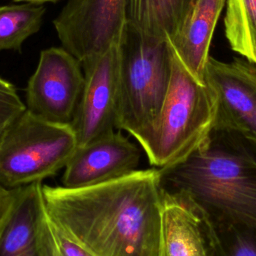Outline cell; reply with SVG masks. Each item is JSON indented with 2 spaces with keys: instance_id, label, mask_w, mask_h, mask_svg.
<instances>
[{
  "instance_id": "obj_1",
  "label": "cell",
  "mask_w": 256,
  "mask_h": 256,
  "mask_svg": "<svg viewBox=\"0 0 256 256\" xmlns=\"http://www.w3.org/2000/svg\"><path fill=\"white\" fill-rule=\"evenodd\" d=\"M49 217L94 256H159L163 192L158 168L97 185L43 184Z\"/></svg>"
},
{
  "instance_id": "obj_2",
  "label": "cell",
  "mask_w": 256,
  "mask_h": 256,
  "mask_svg": "<svg viewBox=\"0 0 256 256\" xmlns=\"http://www.w3.org/2000/svg\"><path fill=\"white\" fill-rule=\"evenodd\" d=\"M166 194L193 205L208 221L256 228V142L214 127L184 160L159 169Z\"/></svg>"
},
{
  "instance_id": "obj_3",
  "label": "cell",
  "mask_w": 256,
  "mask_h": 256,
  "mask_svg": "<svg viewBox=\"0 0 256 256\" xmlns=\"http://www.w3.org/2000/svg\"><path fill=\"white\" fill-rule=\"evenodd\" d=\"M170 49L171 75L160 113L153 125L135 138L150 164L158 169L188 157L207 138L216 121L212 91Z\"/></svg>"
},
{
  "instance_id": "obj_4",
  "label": "cell",
  "mask_w": 256,
  "mask_h": 256,
  "mask_svg": "<svg viewBox=\"0 0 256 256\" xmlns=\"http://www.w3.org/2000/svg\"><path fill=\"white\" fill-rule=\"evenodd\" d=\"M171 75L167 38L143 34L128 22L119 42L115 128L137 138L156 121Z\"/></svg>"
},
{
  "instance_id": "obj_5",
  "label": "cell",
  "mask_w": 256,
  "mask_h": 256,
  "mask_svg": "<svg viewBox=\"0 0 256 256\" xmlns=\"http://www.w3.org/2000/svg\"><path fill=\"white\" fill-rule=\"evenodd\" d=\"M78 147L70 124L42 119L27 109L0 137V186L13 190L64 169Z\"/></svg>"
},
{
  "instance_id": "obj_6",
  "label": "cell",
  "mask_w": 256,
  "mask_h": 256,
  "mask_svg": "<svg viewBox=\"0 0 256 256\" xmlns=\"http://www.w3.org/2000/svg\"><path fill=\"white\" fill-rule=\"evenodd\" d=\"M128 0H68L53 20L62 46L81 64L120 42Z\"/></svg>"
},
{
  "instance_id": "obj_7",
  "label": "cell",
  "mask_w": 256,
  "mask_h": 256,
  "mask_svg": "<svg viewBox=\"0 0 256 256\" xmlns=\"http://www.w3.org/2000/svg\"><path fill=\"white\" fill-rule=\"evenodd\" d=\"M81 62L63 46L40 52L26 87V109L50 122L73 121L84 87Z\"/></svg>"
},
{
  "instance_id": "obj_8",
  "label": "cell",
  "mask_w": 256,
  "mask_h": 256,
  "mask_svg": "<svg viewBox=\"0 0 256 256\" xmlns=\"http://www.w3.org/2000/svg\"><path fill=\"white\" fill-rule=\"evenodd\" d=\"M82 67L84 87L71 123L78 147L116 130L119 43Z\"/></svg>"
},
{
  "instance_id": "obj_9",
  "label": "cell",
  "mask_w": 256,
  "mask_h": 256,
  "mask_svg": "<svg viewBox=\"0 0 256 256\" xmlns=\"http://www.w3.org/2000/svg\"><path fill=\"white\" fill-rule=\"evenodd\" d=\"M205 83L216 102L214 127L233 130L256 142V64L243 58L209 57Z\"/></svg>"
},
{
  "instance_id": "obj_10",
  "label": "cell",
  "mask_w": 256,
  "mask_h": 256,
  "mask_svg": "<svg viewBox=\"0 0 256 256\" xmlns=\"http://www.w3.org/2000/svg\"><path fill=\"white\" fill-rule=\"evenodd\" d=\"M140 149L120 130L77 147L64 168L62 186L79 188L97 185L137 169Z\"/></svg>"
},
{
  "instance_id": "obj_11",
  "label": "cell",
  "mask_w": 256,
  "mask_h": 256,
  "mask_svg": "<svg viewBox=\"0 0 256 256\" xmlns=\"http://www.w3.org/2000/svg\"><path fill=\"white\" fill-rule=\"evenodd\" d=\"M47 217L42 182L15 189L14 201L0 234V256H46Z\"/></svg>"
},
{
  "instance_id": "obj_12",
  "label": "cell",
  "mask_w": 256,
  "mask_h": 256,
  "mask_svg": "<svg viewBox=\"0 0 256 256\" xmlns=\"http://www.w3.org/2000/svg\"><path fill=\"white\" fill-rule=\"evenodd\" d=\"M159 256H211L206 218L186 200L164 192Z\"/></svg>"
},
{
  "instance_id": "obj_13",
  "label": "cell",
  "mask_w": 256,
  "mask_h": 256,
  "mask_svg": "<svg viewBox=\"0 0 256 256\" xmlns=\"http://www.w3.org/2000/svg\"><path fill=\"white\" fill-rule=\"evenodd\" d=\"M226 0H194L176 33L168 42L186 69L205 83L209 47Z\"/></svg>"
},
{
  "instance_id": "obj_14",
  "label": "cell",
  "mask_w": 256,
  "mask_h": 256,
  "mask_svg": "<svg viewBox=\"0 0 256 256\" xmlns=\"http://www.w3.org/2000/svg\"><path fill=\"white\" fill-rule=\"evenodd\" d=\"M194 0H128L127 22L143 34L171 38Z\"/></svg>"
},
{
  "instance_id": "obj_15",
  "label": "cell",
  "mask_w": 256,
  "mask_h": 256,
  "mask_svg": "<svg viewBox=\"0 0 256 256\" xmlns=\"http://www.w3.org/2000/svg\"><path fill=\"white\" fill-rule=\"evenodd\" d=\"M45 12L43 5H0V51H21L25 40L39 31Z\"/></svg>"
},
{
  "instance_id": "obj_16",
  "label": "cell",
  "mask_w": 256,
  "mask_h": 256,
  "mask_svg": "<svg viewBox=\"0 0 256 256\" xmlns=\"http://www.w3.org/2000/svg\"><path fill=\"white\" fill-rule=\"evenodd\" d=\"M224 25L231 49L256 64V0H226Z\"/></svg>"
},
{
  "instance_id": "obj_17",
  "label": "cell",
  "mask_w": 256,
  "mask_h": 256,
  "mask_svg": "<svg viewBox=\"0 0 256 256\" xmlns=\"http://www.w3.org/2000/svg\"><path fill=\"white\" fill-rule=\"evenodd\" d=\"M208 223L211 256H256V228L243 224Z\"/></svg>"
},
{
  "instance_id": "obj_18",
  "label": "cell",
  "mask_w": 256,
  "mask_h": 256,
  "mask_svg": "<svg viewBox=\"0 0 256 256\" xmlns=\"http://www.w3.org/2000/svg\"><path fill=\"white\" fill-rule=\"evenodd\" d=\"M44 246L46 256H94L71 239L49 215L44 231Z\"/></svg>"
},
{
  "instance_id": "obj_19",
  "label": "cell",
  "mask_w": 256,
  "mask_h": 256,
  "mask_svg": "<svg viewBox=\"0 0 256 256\" xmlns=\"http://www.w3.org/2000/svg\"><path fill=\"white\" fill-rule=\"evenodd\" d=\"M25 110L26 105L15 86L0 77V137Z\"/></svg>"
},
{
  "instance_id": "obj_20",
  "label": "cell",
  "mask_w": 256,
  "mask_h": 256,
  "mask_svg": "<svg viewBox=\"0 0 256 256\" xmlns=\"http://www.w3.org/2000/svg\"><path fill=\"white\" fill-rule=\"evenodd\" d=\"M15 196V189L8 190L0 186V223L10 211Z\"/></svg>"
},
{
  "instance_id": "obj_21",
  "label": "cell",
  "mask_w": 256,
  "mask_h": 256,
  "mask_svg": "<svg viewBox=\"0 0 256 256\" xmlns=\"http://www.w3.org/2000/svg\"><path fill=\"white\" fill-rule=\"evenodd\" d=\"M15 2H24V3H30V4H36V5H43L44 3H55L59 0H14Z\"/></svg>"
},
{
  "instance_id": "obj_22",
  "label": "cell",
  "mask_w": 256,
  "mask_h": 256,
  "mask_svg": "<svg viewBox=\"0 0 256 256\" xmlns=\"http://www.w3.org/2000/svg\"><path fill=\"white\" fill-rule=\"evenodd\" d=\"M10 212V211H9ZM9 212H8V214H9ZM8 214L6 215V217L2 220V222L0 223V234H1V231H2V229H3V226H4V224H5V221H6V218H7V216H8Z\"/></svg>"
}]
</instances>
